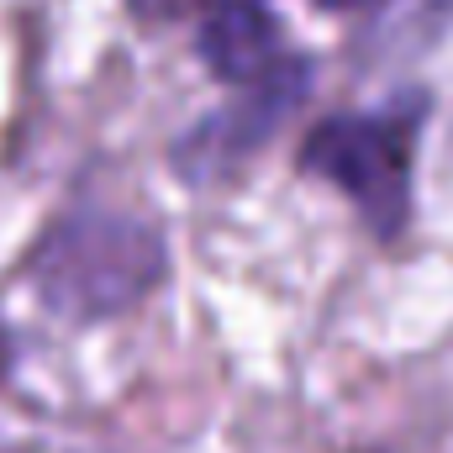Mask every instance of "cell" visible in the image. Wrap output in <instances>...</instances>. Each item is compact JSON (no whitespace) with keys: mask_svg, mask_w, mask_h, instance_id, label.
<instances>
[{"mask_svg":"<svg viewBox=\"0 0 453 453\" xmlns=\"http://www.w3.org/2000/svg\"><path fill=\"white\" fill-rule=\"evenodd\" d=\"M164 269H169L164 237L148 222L85 206L42 237L32 258V290L42 296L48 311L96 322L132 311L142 296H153Z\"/></svg>","mask_w":453,"mask_h":453,"instance_id":"cell-1","label":"cell"},{"mask_svg":"<svg viewBox=\"0 0 453 453\" xmlns=\"http://www.w3.org/2000/svg\"><path fill=\"white\" fill-rule=\"evenodd\" d=\"M417 121L422 106H385V111H348L311 127L301 164L333 180L364 211L380 237H395L411 217V158H417Z\"/></svg>","mask_w":453,"mask_h":453,"instance_id":"cell-2","label":"cell"},{"mask_svg":"<svg viewBox=\"0 0 453 453\" xmlns=\"http://www.w3.org/2000/svg\"><path fill=\"white\" fill-rule=\"evenodd\" d=\"M5 358H11V338H5V327H0V374H5Z\"/></svg>","mask_w":453,"mask_h":453,"instance_id":"cell-5","label":"cell"},{"mask_svg":"<svg viewBox=\"0 0 453 453\" xmlns=\"http://www.w3.org/2000/svg\"><path fill=\"white\" fill-rule=\"evenodd\" d=\"M306 90H311V69H306V58H290L280 74H269V80H258V85H242V101H232V106H222V111H211L196 132L180 137L174 164H180L190 180L232 174L258 142H269V132L301 106Z\"/></svg>","mask_w":453,"mask_h":453,"instance_id":"cell-3","label":"cell"},{"mask_svg":"<svg viewBox=\"0 0 453 453\" xmlns=\"http://www.w3.org/2000/svg\"><path fill=\"white\" fill-rule=\"evenodd\" d=\"M196 53L201 64L222 80V85H258L269 74H280L296 53L285 48V32L280 21L258 5V0H226L217 5L201 32H196Z\"/></svg>","mask_w":453,"mask_h":453,"instance_id":"cell-4","label":"cell"},{"mask_svg":"<svg viewBox=\"0 0 453 453\" xmlns=\"http://www.w3.org/2000/svg\"><path fill=\"white\" fill-rule=\"evenodd\" d=\"M327 5H374V0H327Z\"/></svg>","mask_w":453,"mask_h":453,"instance_id":"cell-6","label":"cell"}]
</instances>
